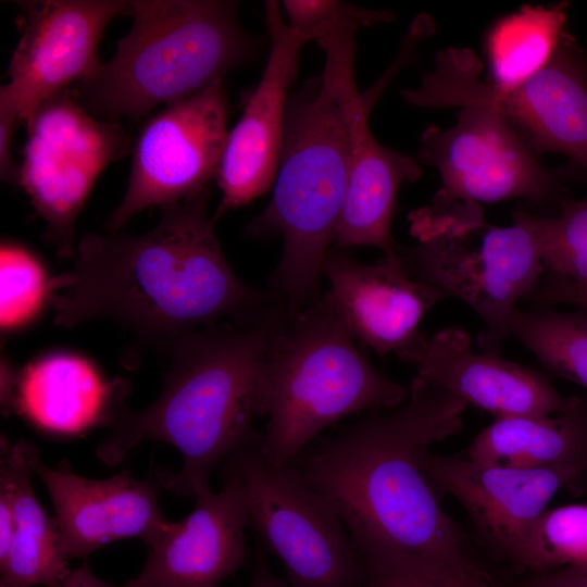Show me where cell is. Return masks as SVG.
Segmentation results:
<instances>
[{
	"label": "cell",
	"instance_id": "1",
	"mask_svg": "<svg viewBox=\"0 0 587 587\" xmlns=\"http://www.w3.org/2000/svg\"><path fill=\"white\" fill-rule=\"evenodd\" d=\"M161 209L146 234L111 230L77 242L72 268L50 279L55 325L109 319L170 347L187 332L255 317L277 301L228 264L207 189Z\"/></svg>",
	"mask_w": 587,
	"mask_h": 587
},
{
	"label": "cell",
	"instance_id": "2",
	"mask_svg": "<svg viewBox=\"0 0 587 587\" xmlns=\"http://www.w3.org/2000/svg\"><path fill=\"white\" fill-rule=\"evenodd\" d=\"M467 403L414 376L395 412L372 414L294 463L334 508L361 561L392 553L464 558L416 451L459 433Z\"/></svg>",
	"mask_w": 587,
	"mask_h": 587
},
{
	"label": "cell",
	"instance_id": "3",
	"mask_svg": "<svg viewBox=\"0 0 587 587\" xmlns=\"http://www.w3.org/2000/svg\"><path fill=\"white\" fill-rule=\"evenodd\" d=\"M288 313L278 302L246 321L213 323L170 345L160 396L138 411L122 404L98 445L100 461L116 465L143 439L174 446L180 471L157 470L160 487L178 496L211 490L212 470L261 440L253 426L258 377L267 347Z\"/></svg>",
	"mask_w": 587,
	"mask_h": 587
},
{
	"label": "cell",
	"instance_id": "4",
	"mask_svg": "<svg viewBox=\"0 0 587 587\" xmlns=\"http://www.w3.org/2000/svg\"><path fill=\"white\" fill-rule=\"evenodd\" d=\"M349 147L339 88L323 71L288 96L272 198L245 228L250 238L283 237L270 286L289 314L322 296L320 282L347 191Z\"/></svg>",
	"mask_w": 587,
	"mask_h": 587
},
{
	"label": "cell",
	"instance_id": "5",
	"mask_svg": "<svg viewBox=\"0 0 587 587\" xmlns=\"http://www.w3.org/2000/svg\"><path fill=\"white\" fill-rule=\"evenodd\" d=\"M326 295L287 315L261 364L255 415L266 417L259 447L291 465L325 428L363 411L399 408L410 387L377 371L358 350Z\"/></svg>",
	"mask_w": 587,
	"mask_h": 587
},
{
	"label": "cell",
	"instance_id": "6",
	"mask_svg": "<svg viewBox=\"0 0 587 587\" xmlns=\"http://www.w3.org/2000/svg\"><path fill=\"white\" fill-rule=\"evenodd\" d=\"M133 25L113 57L75 89L93 116L121 123L193 96L253 53L238 3L132 0Z\"/></svg>",
	"mask_w": 587,
	"mask_h": 587
},
{
	"label": "cell",
	"instance_id": "7",
	"mask_svg": "<svg viewBox=\"0 0 587 587\" xmlns=\"http://www.w3.org/2000/svg\"><path fill=\"white\" fill-rule=\"evenodd\" d=\"M511 226L485 221L479 203L432 202L409 215L417 239L399 254L417 280L466 303L482 320L479 348L499 354L517 303L539 286L546 268L536 239L520 214Z\"/></svg>",
	"mask_w": 587,
	"mask_h": 587
},
{
	"label": "cell",
	"instance_id": "8",
	"mask_svg": "<svg viewBox=\"0 0 587 587\" xmlns=\"http://www.w3.org/2000/svg\"><path fill=\"white\" fill-rule=\"evenodd\" d=\"M480 71L471 50H440L433 71L401 97L420 108H490L534 153L565 154L587 172V65L573 38L565 33L548 64L514 87L482 80Z\"/></svg>",
	"mask_w": 587,
	"mask_h": 587
},
{
	"label": "cell",
	"instance_id": "9",
	"mask_svg": "<svg viewBox=\"0 0 587 587\" xmlns=\"http://www.w3.org/2000/svg\"><path fill=\"white\" fill-rule=\"evenodd\" d=\"M259 442L227 458L224 473L239 484L249 526L280 560L289 586L363 587L364 565L337 512L294 464L268 461Z\"/></svg>",
	"mask_w": 587,
	"mask_h": 587
},
{
	"label": "cell",
	"instance_id": "10",
	"mask_svg": "<svg viewBox=\"0 0 587 587\" xmlns=\"http://www.w3.org/2000/svg\"><path fill=\"white\" fill-rule=\"evenodd\" d=\"M18 186L45 221V239L61 258H73L76 220L98 177L128 150L121 123L100 120L75 89L42 102L25 124Z\"/></svg>",
	"mask_w": 587,
	"mask_h": 587
},
{
	"label": "cell",
	"instance_id": "11",
	"mask_svg": "<svg viewBox=\"0 0 587 587\" xmlns=\"http://www.w3.org/2000/svg\"><path fill=\"white\" fill-rule=\"evenodd\" d=\"M227 120L223 82L146 118L133 145L126 192L109 217V228H122L147 208H164L204 191L221 162Z\"/></svg>",
	"mask_w": 587,
	"mask_h": 587
},
{
	"label": "cell",
	"instance_id": "12",
	"mask_svg": "<svg viewBox=\"0 0 587 587\" xmlns=\"http://www.w3.org/2000/svg\"><path fill=\"white\" fill-rule=\"evenodd\" d=\"M420 157L439 171L441 187L434 197L439 200L480 204L525 198L541 204L560 190L558 176L490 108H461L447 130L428 126L421 136Z\"/></svg>",
	"mask_w": 587,
	"mask_h": 587
},
{
	"label": "cell",
	"instance_id": "13",
	"mask_svg": "<svg viewBox=\"0 0 587 587\" xmlns=\"http://www.w3.org/2000/svg\"><path fill=\"white\" fill-rule=\"evenodd\" d=\"M20 13V39L12 53L0 93L16 107L20 123L37 108L84 83L100 68L98 49L112 18L130 15L125 0H43L14 2Z\"/></svg>",
	"mask_w": 587,
	"mask_h": 587
},
{
	"label": "cell",
	"instance_id": "14",
	"mask_svg": "<svg viewBox=\"0 0 587 587\" xmlns=\"http://www.w3.org/2000/svg\"><path fill=\"white\" fill-rule=\"evenodd\" d=\"M417 465L435 494H450L465 509L484 545L511 561L535 520L562 488L575 490L587 470L572 465L508 467L467 458L416 451Z\"/></svg>",
	"mask_w": 587,
	"mask_h": 587
},
{
	"label": "cell",
	"instance_id": "15",
	"mask_svg": "<svg viewBox=\"0 0 587 587\" xmlns=\"http://www.w3.org/2000/svg\"><path fill=\"white\" fill-rule=\"evenodd\" d=\"M270 52L261 79L236 125L228 132L215 179L222 199L218 220L274 186L283 143L287 88L302 48L315 36L291 28L277 1L265 2Z\"/></svg>",
	"mask_w": 587,
	"mask_h": 587
},
{
	"label": "cell",
	"instance_id": "16",
	"mask_svg": "<svg viewBox=\"0 0 587 587\" xmlns=\"http://www.w3.org/2000/svg\"><path fill=\"white\" fill-rule=\"evenodd\" d=\"M324 71L335 79L349 128V174L346 197L337 227L338 248L371 246L384 257L398 255L391 237L398 192L405 182L421 176L419 162L380 145L369 127L371 110L385 86L380 83L359 91L354 57L337 53L325 60Z\"/></svg>",
	"mask_w": 587,
	"mask_h": 587
},
{
	"label": "cell",
	"instance_id": "17",
	"mask_svg": "<svg viewBox=\"0 0 587 587\" xmlns=\"http://www.w3.org/2000/svg\"><path fill=\"white\" fill-rule=\"evenodd\" d=\"M323 274L329 282L325 295L350 336L378 355L392 352L410 364L427 339L420 330L423 316L449 298L414 279L399 253L366 264L333 250Z\"/></svg>",
	"mask_w": 587,
	"mask_h": 587
},
{
	"label": "cell",
	"instance_id": "18",
	"mask_svg": "<svg viewBox=\"0 0 587 587\" xmlns=\"http://www.w3.org/2000/svg\"><path fill=\"white\" fill-rule=\"evenodd\" d=\"M34 472L48 490L68 560L121 539L139 538L149 547L170 522L160 508L155 478L138 479L126 470L104 479L87 478L65 466H47L39 453Z\"/></svg>",
	"mask_w": 587,
	"mask_h": 587
},
{
	"label": "cell",
	"instance_id": "19",
	"mask_svg": "<svg viewBox=\"0 0 587 587\" xmlns=\"http://www.w3.org/2000/svg\"><path fill=\"white\" fill-rule=\"evenodd\" d=\"M195 497L193 510L167 523L140 574L122 587H218L242 566L249 515L237 480L224 473L218 492Z\"/></svg>",
	"mask_w": 587,
	"mask_h": 587
},
{
	"label": "cell",
	"instance_id": "20",
	"mask_svg": "<svg viewBox=\"0 0 587 587\" xmlns=\"http://www.w3.org/2000/svg\"><path fill=\"white\" fill-rule=\"evenodd\" d=\"M413 365L415 376L495 419L557 414L577 398L563 397L532 367L474 351L470 335L460 327H447L427 338Z\"/></svg>",
	"mask_w": 587,
	"mask_h": 587
},
{
	"label": "cell",
	"instance_id": "21",
	"mask_svg": "<svg viewBox=\"0 0 587 587\" xmlns=\"http://www.w3.org/2000/svg\"><path fill=\"white\" fill-rule=\"evenodd\" d=\"M127 389L125 380L105 382L83 358L51 354L16 372L12 411L47 432L76 435L109 426Z\"/></svg>",
	"mask_w": 587,
	"mask_h": 587
},
{
	"label": "cell",
	"instance_id": "22",
	"mask_svg": "<svg viewBox=\"0 0 587 587\" xmlns=\"http://www.w3.org/2000/svg\"><path fill=\"white\" fill-rule=\"evenodd\" d=\"M39 453L26 440L1 437L0 478L14 500V529L7 555L0 560V587H60L71 573L53 517L37 500L32 476Z\"/></svg>",
	"mask_w": 587,
	"mask_h": 587
},
{
	"label": "cell",
	"instance_id": "23",
	"mask_svg": "<svg viewBox=\"0 0 587 587\" xmlns=\"http://www.w3.org/2000/svg\"><path fill=\"white\" fill-rule=\"evenodd\" d=\"M465 453L482 464L587 470V400L577 397L557 414L495 419L474 437Z\"/></svg>",
	"mask_w": 587,
	"mask_h": 587
},
{
	"label": "cell",
	"instance_id": "24",
	"mask_svg": "<svg viewBox=\"0 0 587 587\" xmlns=\"http://www.w3.org/2000/svg\"><path fill=\"white\" fill-rule=\"evenodd\" d=\"M567 9L569 2L524 5L498 21L486 40L489 82L511 88L545 67L565 34Z\"/></svg>",
	"mask_w": 587,
	"mask_h": 587
},
{
	"label": "cell",
	"instance_id": "25",
	"mask_svg": "<svg viewBox=\"0 0 587 587\" xmlns=\"http://www.w3.org/2000/svg\"><path fill=\"white\" fill-rule=\"evenodd\" d=\"M509 336L522 342L553 374L587 388V310L516 308Z\"/></svg>",
	"mask_w": 587,
	"mask_h": 587
},
{
	"label": "cell",
	"instance_id": "26",
	"mask_svg": "<svg viewBox=\"0 0 587 587\" xmlns=\"http://www.w3.org/2000/svg\"><path fill=\"white\" fill-rule=\"evenodd\" d=\"M510 563L529 575L586 565L587 504H567L542 512Z\"/></svg>",
	"mask_w": 587,
	"mask_h": 587
},
{
	"label": "cell",
	"instance_id": "27",
	"mask_svg": "<svg viewBox=\"0 0 587 587\" xmlns=\"http://www.w3.org/2000/svg\"><path fill=\"white\" fill-rule=\"evenodd\" d=\"M362 563L363 587H495L466 557L392 553Z\"/></svg>",
	"mask_w": 587,
	"mask_h": 587
},
{
	"label": "cell",
	"instance_id": "28",
	"mask_svg": "<svg viewBox=\"0 0 587 587\" xmlns=\"http://www.w3.org/2000/svg\"><path fill=\"white\" fill-rule=\"evenodd\" d=\"M516 212L536 239L546 272L587 282V198L562 201L558 217Z\"/></svg>",
	"mask_w": 587,
	"mask_h": 587
},
{
	"label": "cell",
	"instance_id": "29",
	"mask_svg": "<svg viewBox=\"0 0 587 587\" xmlns=\"http://www.w3.org/2000/svg\"><path fill=\"white\" fill-rule=\"evenodd\" d=\"M50 279L27 249L4 242L0 250V324L4 330L35 319L50 299Z\"/></svg>",
	"mask_w": 587,
	"mask_h": 587
},
{
	"label": "cell",
	"instance_id": "30",
	"mask_svg": "<svg viewBox=\"0 0 587 587\" xmlns=\"http://www.w3.org/2000/svg\"><path fill=\"white\" fill-rule=\"evenodd\" d=\"M288 25L308 32L317 41L332 26L346 18H372L384 21L388 10H373L351 3L332 0H285L280 4Z\"/></svg>",
	"mask_w": 587,
	"mask_h": 587
},
{
	"label": "cell",
	"instance_id": "31",
	"mask_svg": "<svg viewBox=\"0 0 587 587\" xmlns=\"http://www.w3.org/2000/svg\"><path fill=\"white\" fill-rule=\"evenodd\" d=\"M525 300L540 308L571 304L587 310V282L573 280L546 272L538 288Z\"/></svg>",
	"mask_w": 587,
	"mask_h": 587
},
{
	"label": "cell",
	"instance_id": "32",
	"mask_svg": "<svg viewBox=\"0 0 587 587\" xmlns=\"http://www.w3.org/2000/svg\"><path fill=\"white\" fill-rule=\"evenodd\" d=\"M20 115L13 102L0 93V177L18 186L20 164L14 160L12 146Z\"/></svg>",
	"mask_w": 587,
	"mask_h": 587
},
{
	"label": "cell",
	"instance_id": "33",
	"mask_svg": "<svg viewBox=\"0 0 587 587\" xmlns=\"http://www.w3.org/2000/svg\"><path fill=\"white\" fill-rule=\"evenodd\" d=\"M513 587H587V564L529 575Z\"/></svg>",
	"mask_w": 587,
	"mask_h": 587
},
{
	"label": "cell",
	"instance_id": "34",
	"mask_svg": "<svg viewBox=\"0 0 587 587\" xmlns=\"http://www.w3.org/2000/svg\"><path fill=\"white\" fill-rule=\"evenodd\" d=\"M14 529V500L8 483L0 478V560L10 548Z\"/></svg>",
	"mask_w": 587,
	"mask_h": 587
},
{
	"label": "cell",
	"instance_id": "35",
	"mask_svg": "<svg viewBox=\"0 0 587 587\" xmlns=\"http://www.w3.org/2000/svg\"><path fill=\"white\" fill-rule=\"evenodd\" d=\"M60 587H114L98 578L88 564L85 562L82 566L71 571Z\"/></svg>",
	"mask_w": 587,
	"mask_h": 587
},
{
	"label": "cell",
	"instance_id": "36",
	"mask_svg": "<svg viewBox=\"0 0 587 587\" xmlns=\"http://www.w3.org/2000/svg\"><path fill=\"white\" fill-rule=\"evenodd\" d=\"M248 587H290L288 582L272 574L264 558L257 561L252 580Z\"/></svg>",
	"mask_w": 587,
	"mask_h": 587
}]
</instances>
